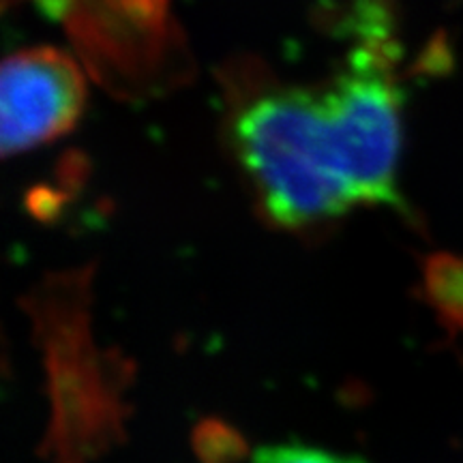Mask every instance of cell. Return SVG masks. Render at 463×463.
<instances>
[{
  "mask_svg": "<svg viewBox=\"0 0 463 463\" xmlns=\"http://www.w3.org/2000/svg\"><path fill=\"white\" fill-rule=\"evenodd\" d=\"M222 92L225 148L262 219L311 234L361 206L320 84L286 82L241 56L222 69Z\"/></svg>",
  "mask_w": 463,
  "mask_h": 463,
  "instance_id": "6da1fadb",
  "label": "cell"
},
{
  "mask_svg": "<svg viewBox=\"0 0 463 463\" xmlns=\"http://www.w3.org/2000/svg\"><path fill=\"white\" fill-rule=\"evenodd\" d=\"M356 42L341 67L324 80L347 181L361 206H389L403 213L399 161L403 144V95L397 82V54L391 24L378 11H361Z\"/></svg>",
  "mask_w": 463,
  "mask_h": 463,
  "instance_id": "7a4b0ae2",
  "label": "cell"
},
{
  "mask_svg": "<svg viewBox=\"0 0 463 463\" xmlns=\"http://www.w3.org/2000/svg\"><path fill=\"white\" fill-rule=\"evenodd\" d=\"M84 273L52 279L33 298L50 364L52 420L48 449L56 463H86L120 433L118 384L95 350L84 322Z\"/></svg>",
  "mask_w": 463,
  "mask_h": 463,
  "instance_id": "3957f363",
  "label": "cell"
},
{
  "mask_svg": "<svg viewBox=\"0 0 463 463\" xmlns=\"http://www.w3.org/2000/svg\"><path fill=\"white\" fill-rule=\"evenodd\" d=\"M84 106V75L71 56L50 45L15 52L0 78V150L14 157L67 136Z\"/></svg>",
  "mask_w": 463,
  "mask_h": 463,
  "instance_id": "277c9868",
  "label": "cell"
},
{
  "mask_svg": "<svg viewBox=\"0 0 463 463\" xmlns=\"http://www.w3.org/2000/svg\"><path fill=\"white\" fill-rule=\"evenodd\" d=\"M422 294L453 337H463V258L449 251L422 260Z\"/></svg>",
  "mask_w": 463,
  "mask_h": 463,
  "instance_id": "5b68a950",
  "label": "cell"
},
{
  "mask_svg": "<svg viewBox=\"0 0 463 463\" xmlns=\"http://www.w3.org/2000/svg\"><path fill=\"white\" fill-rule=\"evenodd\" d=\"M253 463H364L361 457L335 453V450L309 447L298 442H279L262 447Z\"/></svg>",
  "mask_w": 463,
  "mask_h": 463,
  "instance_id": "8992f818",
  "label": "cell"
},
{
  "mask_svg": "<svg viewBox=\"0 0 463 463\" xmlns=\"http://www.w3.org/2000/svg\"><path fill=\"white\" fill-rule=\"evenodd\" d=\"M198 449L204 453L206 461H213V457L219 455V459H225V455L230 450L239 449V438L234 436L230 430H223V427H206L204 436L198 442Z\"/></svg>",
  "mask_w": 463,
  "mask_h": 463,
  "instance_id": "52a82bcc",
  "label": "cell"
}]
</instances>
